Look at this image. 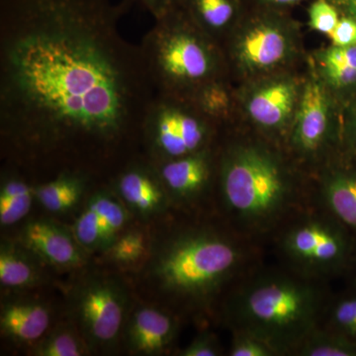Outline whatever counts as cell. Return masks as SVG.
I'll return each instance as SVG.
<instances>
[{"label": "cell", "instance_id": "21", "mask_svg": "<svg viewBox=\"0 0 356 356\" xmlns=\"http://www.w3.org/2000/svg\"><path fill=\"white\" fill-rule=\"evenodd\" d=\"M318 76L327 88L341 90L356 86V46L336 47L318 51Z\"/></svg>", "mask_w": 356, "mask_h": 356}, {"label": "cell", "instance_id": "5", "mask_svg": "<svg viewBox=\"0 0 356 356\" xmlns=\"http://www.w3.org/2000/svg\"><path fill=\"white\" fill-rule=\"evenodd\" d=\"M318 293L305 283L269 276L255 281L241 295L236 314L243 331L282 351L299 346L314 331Z\"/></svg>", "mask_w": 356, "mask_h": 356}, {"label": "cell", "instance_id": "16", "mask_svg": "<svg viewBox=\"0 0 356 356\" xmlns=\"http://www.w3.org/2000/svg\"><path fill=\"white\" fill-rule=\"evenodd\" d=\"M53 327V311L42 300L10 297L2 302L0 331L18 346L33 348Z\"/></svg>", "mask_w": 356, "mask_h": 356}, {"label": "cell", "instance_id": "10", "mask_svg": "<svg viewBox=\"0 0 356 356\" xmlns=\"http://www.w3.org/2000/svg\"><path fill=\"white\" fill-rule=\"evenodd\" d=\"M86 200L72 232L86 252H106L125 231L130 212L113 189H98Z\"/></svg>", "mask_w": 356, "mask_h": 356}, {"label": "cell", "instance_id": "12", "mask_svg": "<svg viewBox=\"0 0 356 356\" xmlns=\"http://www.w3.org/2000/svg\"><path fill=\"white\" fill-rule=\"evenodd\" d=\"M113 191L129 212L144 220L163 214L172 200L158 170L147 158L124 165L114 178Z\"/></svg>", "mask_w": 356, "mask_h": 356}, {"label": "cell", "instance_id": "35", "mask_svg": "<svg viewBox=\"0 0 356 356\" xmlns=\"http://www.w3.org/2000/svg\"><path fill=\"white\" fill-rule=\"evenodd\" d=\"M264 1L273 6H291V4L298 3L302 0H264Z\"/></svg>", "mask_w": 356, "mask_h": 356}, {"label": "cell", "instance_id": "3", "mask_svg": "<svg viewBox=\"0 0 356 356\" xmlns=\"http://www.w3.org/2000/svg\"><path fill=\"white\" fill-rule=\"evenodd\" d=\"M156 93L193 99L206 84L225 79L224 49L179 6L154 25L140 44Z\"/></svg>", "mask_w": 356, "mask_h": 356}, {"label": "cell", "instance_id": "23", "mask_svg": "<svg viewBox=\"0 0 356 356\" xmlns=\"http://www.w3.org/2000/svg\"><path fill=\"white\" fill-rule=\"evenodd\" d=\"M325 203L344 224L356 229V173L337 172L323 185Z\"/></svg>", "mask_w": 356, "mask_h": 356}, {"label": "cell", "instance_id": "18", "mask_svg": "<svg viewBox=\"0 0 356 356\" xmlns=\"http://www.w3.org/2000/svg\"><path fill=\"white\" fill-rule=\"evenodd\" d=\"M44 266L19 241L2 240L0 245V284L11 292H21L43 284Z\"/></svg>", "mask_w": 356, "mask_h": 356}, {"label": "cell", "instance_id": "32", "mask_svg": "<svg viewBox=\"0 0 356 356\" xmlns=\"http://www.w3.org/2000/svg\"><path fill=\"white\" fill-rule=\"evenodd\" d=\"M332 46H356V19L353 17H343L339 19L337 27L330 35Z\"/></svg>", "mask_w": 356, "mask_h": 356}, {"label": "cell", "instance_id": "25", "mask_svg": "<svg viewBox=\"0 0 356 356\" xmlns=\"http://www.w3.org/2000/svg\"><path fill=\"white\" fill-rule=\"evenodd\" d=\"M152 240L140 229H125L106 252V259L122 268L144 266L151 252Z\"/></svg>", "mask_w": 356, "mask_h": 356}, {"label": "cell", "instance_id": "13", "mask_svg": "<svg viewBox=\"0 0 356 356\" xmlns=\"http://www.w3.org/2000/svg\"><path fill=\"white\" fill-rule=\"evenodd\" d=\"M19 242L37 255L46 266L60 270L83 266L86 252L74 232L55 221L35 219L21 229Z\"/></svg>", "mask_w": 356, "mask_h": 356}, {"label": "cell", "instance_id": "1", "mask_svg": "<svg viewBox=\"0 0 356 356\" xmlns=\"http://www.w3.org/2000/svg\"><path fill=\"white\" fill-rule=\"evenodd\" d=\"M128 2L0 0V137L11 163L91 175L143 143L156 95Z\"/></svg>", "mask_w": 356, "mask_h": 356}, {"label": "cell", "instance_id": "11", "mask_svg": "<svg viewBox=\"0 0 356 356\" xmlns=\"http://www.w3.org/2000/svg\"><path fill=\"white\" fill-rule=\"evenodd\" d=\"M330 89L315 74L303 83L296 113L290 128L292 146L304 156L324 149L332 131V111Z\"/></svg>", "mask_w": 356, "mask_h": 356}, {"label": "cell", "instance_id": "34", "mask_svg": "<svg viewBox=\"0 0 356 356\" xmlns=\"http://www.w3.org/2000/svg\"><path fill=\"white\" fill-rule=\"evenodd\" d=\"M334 4L343 7L344 10L356 19V0H332Z\"/></svg>", "mask_w": 356, "mask_h": 356}, {"label": "cell", "instance_id": "17", "mask_svg": "<svg viewBox=\"0 0 356 356\" xmlns=\"http://www.w3.org/2000/svg\"><path fill=\"white\" fill-rule=\"evenodd\" d=\"M170 199L189 201L209 186L215 170L212 147L154 165Z\"/></svg>", "mask_w": 356, "mask_h": 356}, {"label": "cell", "instance_id": "24", "mask_svg": "<svg viewBox=\"0 0 356 356\" xmlns=\"http://www.w3.org/2000/svg\"><path fill=\"white\" fill-rule=\"evenodd\" d=\"M29 353L35 356H83L91 353L74 322L51 327Z\"/></svg>", "mask_w": 356, "mask_h": 356}, {"label": "cell", "instance_id": "15", "mask_svg": "<svg viewBox=\"0 0 356 356\" xmlns=\"http://www.w3.org/2000/svg\"><path fill=\"white\" fill-rule=\"evenodd\" d=\"M177 321L158 307L138 305L129 314L122 343L131 355H165L177 337Z\"/></svg>", "mask_w": 356, "mask_h": 356}, {"label": "cell", "instance_id": "29", "mask_svg": "<svg viewBox=\"0 0 356 356\" xmlns=\"http://www.w3.org/2000/svg\"><path fill=\"white\" fill-rule=\"evenodd\" d=\"M339 19L336 6L327 0H316L309 9V24L312 29L327 36L334 31Z\"/></svg>", "mask_w": 356, "mask_h": 356}, {"label": "cell", "instance_id": "2", "mask_svg": "<svg viewBox=\"0 0 356 356\" xmlns=\"http://www.w3.org/2000/svg\"><path fill=\"white\" fill-rule=\"evenodd\" d=\"M240 259V250L226 236L211 229H186L152 241L144 276L168 299L203 303L235 273Z\"/></svg>", "mask_w": 356, "mask_h": 356}, {"label": "cell", "instance_id": "28", "mask_svg": "<svg viewBox=\"0 0 356 356\" xmlns=\"http://www.w3.org/2000/svg\"><path fill=\"white\" fill-rule=\"evenodd\" d=\"M280 353L273 344L248 332L236 334L231 346V356H271Z\"/></svg>", "mask_w": 356, "mask_h": 356}, {"label": "cell", "instance_id": "9", "mask_svg": "<svg viewBox=\"0 0 356 356\" xmlns=\"http://www.w3.org/2000/svg\"><path fill=\"white\" fill-rule=\"evenodd\" d=\"M303 84L286 74L259 77L243 95V107L250 120L267 133L291 128Z\"/></svg>", "mask_w": 356, "mask_h": 356}, {"label": "cell", "instance_id": "14", "mask_svg": "<svg viewBox=\"0 0 356 356\" xmlns=\"http://www.w3.org/2000/svg\"><path fill=\"white\" fill-rule=\"evenodd\" d=\"M284 248L293 261L318 270L337 264L346 252L341 234L320 220L301 222L290 229L285 236Z\"/></svg>", "mask_w": 356, "mask_h": 356}, {"label": "cell", "instance_id": "19", "mask_svg": "<svg viewBox=\"0 0 356 356\" xmlns=\"http://www.w3.org/2000/svg\"><path fill=\"white\" fill-rule=\"evenodd\" d=\"M89 173L67 170L58 172L50 181L35 185V197L53 214H65L83 200L90 184Z\"/></svg>", "mask_w": 356, "mask_h": 356}, {"label": "cell", "instance_id": "33", "mask_svg": "<svg viewBox=\"0 0 356 356\" xmlns=\"http://www.w3.org/2000/svg\"><path fill=\"white\" fill-rule=\"evenodd\" d=\"M140 4L147 11L154 16V20L179 6L180 0H129Z\"/></svg>", "mask_w": 356, "mask_h": 356}, {"label": "cell", "instance_id": "26", "mask_svg": "<svg viewBox=\"0 0 356 356\" xmlns=\"http://www.w3.org/2000/svg\"><path fill=\"white\" fill-rule=\"evenodd\" d=\"M234 99L235 98L224 79L212 81L199 89L192 102L206 117L218 125L228 120L233 114Z\"/></svg>", "mask_w": 356, "mask_h": 356}, {"label": "cell", "instance_id": "6", "mask_svg": "<svg viewBox=\"0 0 356 356\" xmlns=\"http://www.w3.org/2000/svg\"><path fill=\"white\" fill-rule=\"evenodd\" d=\"M131 310L127 285L110 274L86 276L70 294L72 322L90 353H108L120 344Z\"/></svg>", "mask_w": 356, "mask_h": 356}, {"label": "cell", "instance_id": "31", "mask_svg": "<svg viewBox=\"0 0 356 356\" xmlns=\"http://www.w3.org/2000/svg\"><path fill=\"white\" fill-rule=\"evenodd\" d=\"M221 355V348L218 339L211 334H202L193 339L179 355L181 356H217Z\"/></svg>", "mask_w": 356, "mask_h": 356}, {"label": "cell", "instance_id": "22", "mask_svg": "<svg viewBox=\"0 0 356 356\" xmlns=\"http://www.w3.org/2000/svg\"><path fill=\"white\" fill-rule=\"evenodd\" d=\"M35 197V185L13 172L2 175L0 185V225L11 227L29 214Z\"/></svg>", "mask_w": 356, "mask_h": 356}, {"label": "cell", "instance_id": "8", "mask_svg": "<svg viewBox=\"0 0 356 356\" xmlns=\"http://www.w3.org/2000/svg\"><path fill=\"white\" fill-rule=\"evenodd\" d=\"M224 44L228 65L259 79L275 74L294 58L298 36L286 23L257 19L245 27L234 28Z\"/></svg>", "mask_w": 356, "mask_h": 356}, {"label": "cell", "instance_id": "4", "mask_svg": "<svg viewBox=\"0 0 356 356\" xmlns=\"http://www.w3.org/2000/svg\"><path fill=\"white\" fill-rule=\"evenodd\" d=\"M222 199L234 216L261 226L280 216L291 198V180L280 159L266 147L238 144L220 159Z\"/></svg>", "mask_w": 356, "mask_h": 356}, {"label": "cell", "instance_id": "36", "mask_svg": "<svg viewBox=\"0 0 356 356\" xmlns=\"http://www.w3.org/2000/svg\"><path fill=\"white\" fill-rule=\"evenodd\" d=\"M353 121H355V134H356V109H355V117H353Z\"/></svg>", "mask_w": 356, "mask_h": 356}, {"label": "cell", "instance_id": "27", "mask_svg": "<svg viewBox=\"0 0 356 356\" xmlns=\"http://www.w3.org/2000/svg\"><path fill=\"white\" fill-rule=\"evenodd\" d=\"M356 343V341H355ZM341 332H318L314 330L299 346V355L304 356L356 355V343Z\"/></svg>", "mask_w": 356, "mask_h": 356}, {"label": "cell", "instance_id": "7", "mask_svg": "<svg viewBox=\"0 0 356 356\" xmlns=\"http://www.w3.org/2000/svg\"><path fill=\"white\" fill-rule=\"evenodd\" d=\"M217 126L192 100L156 93L143 125L146 158L156 165L208 149Z\"/></svg>", "mask_w": 356, "mask_h": 356}, {"label": "cell", "instance_id": "30", "mask_svg": "<svg viewBox=\"0 0 356 356\" xmlns=\"http://www.w3.org/2000/svg\"><path fill=\"white\" fill-rule=\"evenodd\" d=\"M332 323L337 332L356 341V297L337 304L332 312Z\"/></svg>", "mask_w": 356, "mask_h": 356}, {"label": "cell", "instance_id": "20", "mask_svg": "<svg viewBox=\"0 0 356 356\" xmlns=\"http://www.w3.org/2000/svg\"><path fill=\"white\" fill-rule=\"evenodd\" d=\"M179 7L221 46L233 31L236 7L232 0H180Z\"/></svg>", "mask_w": 356, "mask_h": 356}]
</instances>
